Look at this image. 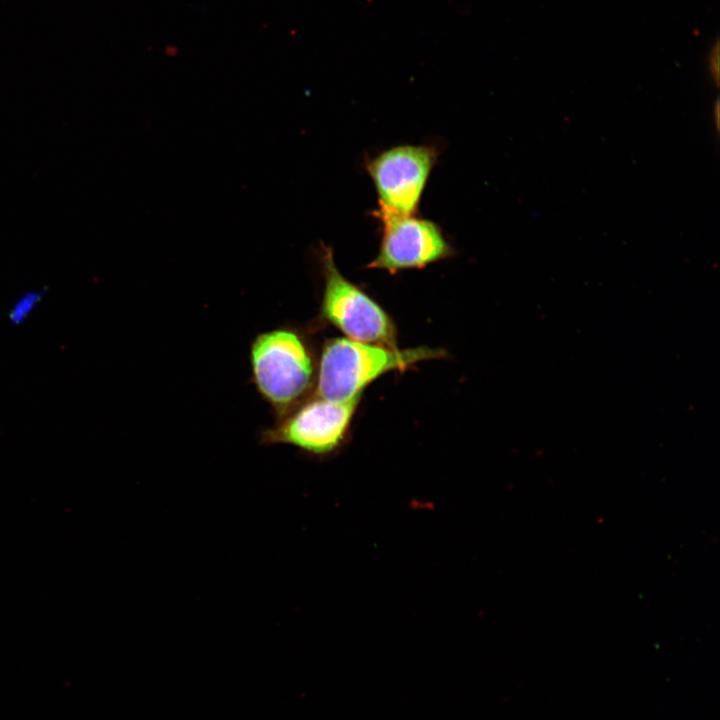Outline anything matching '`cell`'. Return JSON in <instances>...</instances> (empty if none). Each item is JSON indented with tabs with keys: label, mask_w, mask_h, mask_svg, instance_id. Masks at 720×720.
<instances>
[{
	"label": "cell",
	"mask_w": 720,
	"mask_h": 720,
	"mask_svg": "<svg viewBox=\"0 0 720 720\" xmlns=\"http://www.w3.org/2000/svg\"><path fill=\"white\" fill-rule=\"evenodd\" d=\"M359 399L335 402L313 395L264 429L259 443L288 444L307 456L327 458L344 444Z\"/></svg>",
	"instance_id": "cell-5"
},
{
	"label": "cell",
	"mask_w": 720,
	"mask_h": 720,
	"mask_svg": "<svg viewBox=\"0 0 720 720\" xmlns=\"http://www.w3.org/2000/svg\"><path fill=\"white\" fill-rule=\"evenodd\" d=\"M709 70L713 80L718 84L719 80V45L715 43L709 55Z\"/></svg>",
	"instance_id": "cell-8"
},
{
	"label": "cell",
	"mask_w": 720,
	"mask_h": 720,
	"mask_svg": "<svg viewBox=\"0 0 720 720\" xmlns=\"http://www.w3.org/2000/svg\"><path fill=\"white\" fill-rule=\"evenodd\" d=\"M713 112H714L715 126H716V129L718 130V128H719V102L718 101L714 105Z\"/></svg>",
	"instance_id": "cell-9"
},
{
	"label": "cell",
	"mask_w": 720,
	"mask_h": 720,
	"mask_svg": "<svg viewBox=\"0 0 720 720\" xmlns=\"http://www.w3.org/2000/svg\"><path fill=\"white\" fill-rule=\"evenodd\" d=\"M249 359L252 383L276 420L302 403L315 383L313 354L294 328L278 327L257 334Z\"/></svg>",
	"instance_id": "cell-1"
},
{
	"label": "cell",
	"mask_w": 720,
	"mask_h": 720,
	"mask_svg": "<svg viewBox=\"0 0 720 720\" xmlns=\"http://www.w3.org/2000/svg\"><path fill=\"white\" fill-rule=\"evenodd\" d=\"M442 354L428 347L400 350L348 338L330 339L321 350L313 395L335 402L349 401L360 397L362 390L379 376Z\"/></svg>",
	"instance_id": "cell-2"
},
{
	"label": "cell",
	"mask_w": 720,
	"mask_h": 720,
	"mask_svg": "<svg viewBox=\"0 0 720 720\" xmlns=\"http://www.w3.org/2000/svg\"><path fill=\"white\" fill-rule=\"evenodd\" d=\"M438 157L439 149L434 145L403 144L367 159L365 169L378 200L373 216L417 214Z\"/></svg>",
	"instance_id": "cell-4"
},
{
	"label": "cell",
	"mask_w": 720,
	"mask_h": 720,
	"mask_svg": "<svg viewBox=\"0 0 720 720\" xmlns=\"http://www.w3.org/2000/svg\"><path fill=\"white\" fill-rule=\"evenodd\" d=\"M381 226L379 250L369 269L389 273L420 269L455 254L442 228L434 221L413 215L376 218Z\"/></svg>",
	"instance_id": "cell-6"
},
{
	"label": "cell",
	"mask_w": 720,
	"mask_h": 720,
	"mask_svg": "<svg viewBox=\"0 0 720 720\" xmlns=\"http://www.w3.org/2000/svg\"><path fill=\"white\" fill-rule=\"evenodd\" d=\"M318 257L324 280L319 318L335 326L348 339L397 348L392 319L368 294L341 274L331 247L321 244Z\"/></svg>",
	"instance_id": "cell-3"
},
{
	"label": "cell",
	"mask_w": 720,
	"mask_h": 720,
	"mask_svg": "<svg viewBox=\"0 0 720 720\" xmlns=\"http://www.w3.org/2000/svg\"><path fill=\"white\" fill-rule=\"evenodd\" d=\"M41 299V293L30 291L19 297L10 309L9 319L14 324L23 322L35 309Z\"/></svg>",
	"instance_id": "cell-7"
}]
</instances>
